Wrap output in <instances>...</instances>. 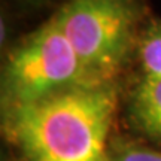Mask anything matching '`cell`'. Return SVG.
Here are the masks:
<instances>
[{
    "label": "cell",
    "mask_w": 161,
    "mask_h": 161,
    "mask_svg": "<svg viewBox=\"0 0 161 161\" xmlns=\"http://www.w3.org/2000/svg\"><path fill=\"white\" fill-rule=\"evenodd\" d=\"M97 82L70 45L54 14L11 52L3 75L8 110L73 86Z\"/></svg>",
    "instance_id": "3957f363"
},
{
    "label": "cell",
    "mask_w": 161,
    "mask_h": 161,
    "mask_svg": "<svg viewBox=\"0 0 161 161\" xmlns=\"http://www.w3.org/2000/svg\"><path fill=\"white\" fill-rule=\"evenodd\" d=\"M139 57L145 75L161 76V23H152L139 39Z\"/></svg>",
    "instance_id": "5b68a950"
},
{
    "label": "cell",
    "mask_w": 161,
    "mask_h": 161,
    "mask_svg": "<svg viewBox=\"0 0 161 161\" xmlns=\"http://www.w3.org/2000/svg\"><path fill=\"white\" fill-rule=\"evenodd\" d=\"M115 161H161V154L143 148H122Z\"/></svg>",
    "instance_id": "8992f818"
},
{
    "label": "cell",
    "mask_w": 161,
    "mask_h": 161,
    "mask_svg": "<svg viewBox=\"0 0 161 161\" xmlns=\"http://www.w3.org/2000/svg\"><path fill=\"white\" fill-rule=\"evenodd\" d=\"M131 116L146 136L161 143V76L143 73L133 91Z\"/></svg>",
    "instance_id": "277c9868"
},
{
    "label": "cell",
    "mask_w": 161,
    "mask_h": 161,
    "mask_svg": "<svg viewBox=\"0 0 161 161\" xmlns=\"http://www.w3.org/2000/svg\"><path fill=\"white\" fill-rule=\"evenodd\" d=\"M60 27L97 82H110L130 54L142 15L139 0H66Z\"/></svg>",
    "instance_id": "7a4b0ae2"
},
{
    "label": "cell",
    "mask_w": 161,
    "mask_h": 161,
    "mask_svg": "<svg viewBox=\"0 0 161 161\" xmlns=\"http://www.w3.org/2000/svg\"><path fill=\"white\" fill-rule=\"evenodd\" d=\"M116 110L110 82H91L8 110V130L30 161H110Z\"/></svg>",
    "instance_id": "6da1fadb"
}]
</instances>
